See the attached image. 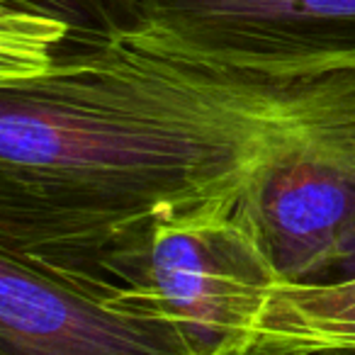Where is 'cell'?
Masks as SVG:
<instances>
[{"label": "cell", "instance_id": "1", "mask_svg": "<svg viewBox=\"0 0 355 355\" xmlns=\"http://www.w3.org/2000/svg\"><path fill=\"white\" fill-rule=\"evenodd\" d=\"M0 248L95 275L168 219L236 209L334 69L263 71L0 8Z\"/></svg>", "mask_w": 355, "mask_h": 355}, {"label": "cell", "instance_id": "2", "mask_svg": "<svg viewBox=\"0 0 355 355\" xmlns=\"http://www.w3.org/2000/svg\"><path fill=\"white\" fill-rule=\"evenodd\" d=\"M239 217L282 282L334 277L355 256V66L334 69L248 183Z\"/></svg>", "mask_w": 355, "mask_h": 355}, {"label": "cell", "instance_id": "3", "mask_svg": "<svg viewBox=\"0 0 355 355\" xmlns=\"http://www.w3.org/2000/svg\"><path fill=\"white\" fill-rule=\"evenodd\" d=\"M95 275L183 324L207 355H246L282 282L236 209L153 224L105 256Z\"/></svg>", "mask_w": 355, "mask_h": 355}, {"label": "cell", "instance_id": "4", "mask_svg": "<svg viewBox=\"0 0 355 355\" xmlns=\"http://www.w3.org/2000/svg\"><path fill=\"white\" fill-rule=\"evenodd\" d=\"M73 27L243 69L355 66V0H100Z\"/></svg>", "mask_w": 355, "mask_h": 355}, {"label": "cell", "instance_id": "5", "mask_svg": "<svg viewBox=\"0 0 355 355\" xmlns=\"http://www.w3.org/2000/svg\"><path fill=\"white\" fill-rule=\"evenodd\" d=\"M0 355H207L114 282L0 248Z\"/></svg>", "mask_w": 355, "mask_h": 355}, {"label": "cell", "instance_id": "6", "mask_svg": "<svg viewBox=\"0 0 355 355\" xmlns=\"http://www.w3.org/2000/svg\"><path fill=\"white\" fill-rule=\"evenodd\" d=\"M253 345L355 355V272L314 282H280Z\"/></svg>", "mask_w": 355, "mask_h": 355}, {"label": "cell", "instance_id": "7", "mask_svg": "<svg viewBox=\"0 0 355 355\" xmlns=\"http://www.w3.org/2000/svg\"><path fill=\"white\" fill-rule=\"evenodd\" d=\"M98 3L100 0H0V8L51 17L64 25H80L88 20Z\"/></svg>", "mask_w": 355, "mask_h": 355}, {"label": "cell", "instance_id": "8", "mask_svg": "<svg viewBox=\"0 0 355 355\" xmlns=\"http://www.w3.org/2000/svg\"><path fill=\"white\" fill-rule=\"evenodd\" d=\"M246 355H336L324 348H270V345H253Z\"/></svg>", "mask_w": 355, "mask_h": 355}]
</instances>
